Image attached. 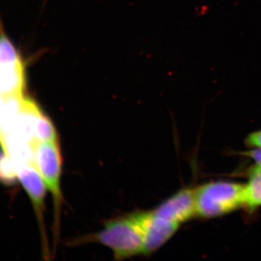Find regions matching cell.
Instances as JSON below:
<instances>
[{"instance_id": "cell-1", "label": "cell", "mask_w": 261, "mask_h": 261, "mask_svg": "<svg viewBox=\"0 0 261 261\" xmlns=\"http://www.w3.org/2000/svg\"><path fill=\"white\" fill-rule=\"evenodd\" d=\"M94 243L112 250L115 259L124 260L143 254V238L135 214L106 221L97 233L79 239V243Z\"/></svg>"}, {"instance_id": "cell-2", "label": "cell", "mask_w": 261, "mask_h": 261, "mask_svg": "<svg viewBox=\"0 0 261 261\" xmlns=\"http://www.w3.org/2000/svg\"><path fill=\"white\" fill-rule=\"evenodd\" d=\"M34 163L53 197L54 205V239L59 237L60 223L63 197L61 190L63 159L58 141L35 142L32 144Z\"/></svg>"}, {"instance_id": "cell-3", "label": "cell", "mask_w": 261, "mask_h": 261, "mask_svg": "<svg viewBox=\"0 0 261 261\" xmlns=\"http://www.w3.org/2000/svg\"><path fill=\"white\" fill-rule=\"evenodd\" d=\"M195 200L197 215L221 216L245 205V185L226 181L207 184L195 190Z\"/></svg>"}, {"instance_id": "cell-4", "label": "cell", "mask_w": 261, "mask_h": 261, "mask_svg": "<svg viewBox=\"0 0 261 261\" xmlns=\"http://www.w3.org/2000/svg\"><path fill=\"white\" fill-rule=\"evenodd\" d=\"M143 238V255H150L177 231L180 224L155 216L152 211L135 214Z\"/></svg>"}, {"instance_id": "cell-5", "label": "cell", "mask_w": 261, "mask_h": 261, "mask_svg": "<svg viewBox=\"0 0 261 261\" xmlns=\"http://www.w3.org/2000/svg\"><path fill=\"white\" fill-rule=\"evenodd\" d=\"M18 181L28 194L42 232L43 244L46 245V232L44 223V200H45L47 187L34 163L16 165Z\"/></svg>"}, {"instance_id": "cell-6", "label": "cell", "mask_w": 261, "mask_h": 261, "mask_svg": "<svg viewBox=\"0 0 261 261\" xmlns=\"http://www.w3.org/2000/svg\"><path fill=\"white\" fill-rule=\"evenodd\" d=\"M155 216L180 224L192 219L196 213L195 190L185 189L152 211Z\"/></svg>"}, {"instance_id": "cell-7", "label": "cell", "mask_w": 261, "mask_h": 261, "mask_svg": "<svg viewBox=\"0 0 261 261\" xmlns=\"http://www.w3.org/2000/svg\"><path fill=\"white\" fill-rule=\"evenodd\" d=\"M25 70L23 61L0 64V94H23Z\"/></svg>"}, {"instance_id": "cell-8", "label": "cell", "mask_w": 261, "mask_h": 261, "mask_svg": "<svg viewBox=\"0 0 261 261\" xmlns=\"http://www.w3.org/2000/svg\"><path fill=\"white\" fill-rule=\"evenodd\" d=\"M245 205L250 208L261 205V165L250 171L248 183L245 185Z\"/></svg>"}, {"instance_id": "cell-9", "label": "cell", "mask_w": 261, "mask_h": 261, "mask_svg": "<svg viewBox=\"0 0 261 261\" xmlns=\"http://www.w3.org/2000/svg\"><path fill=\"white\" fill-rule=\"evenodd\" d=\"M18 181L16 165L3 149H0V183L12 186Z\"/></svg>"}, {"instance_id": "cell-10", "label": "cell", "mask_w": 261, "mask_h": 261, "mask_svg": "<svg viewBox=\"0 0 261 261\" xmlns=\"http://www.w3.org/2000/svg\"><path fill=\"white\" fill-rule=\"evenodd\" d=\"M21 61L18 51L3 32L0 25V64L16 63Z\"/></svg>"}, {"instance_id": "cell-11", "label": "cell", "mask_w": 261, "mask_h": 261, "mask_svg": "<svg viewBox=\"0 0 261 261\" xmlns=\"http://www.w3.org/2000/svg\"><path fill=\"white\" fill-rule=\"evenodd\" d=\"M247 142L250 145L261 149V130L252 133L249 136Z\"/></svg>"}, {"instance_id": "cell-12", "label": "cell", "mask_w": 261, "mask_h": 261, "mask_svg": "<svg viewBox=\"0 0 261 261\" xmlns=\"http://www.w3.org/2000/svg\"><path fill=\"white\" fill-rule=\"evenodd\" d=\"M249 155L252 158L258 163V164L261 163V149H259L258 150H254L252 152L249 153Z\"/></svg>"}, {"instance_id": "cell-13", "label": "cell", "mask_w": 261, "mask_h": 261, "mask_svg": "<svg viewBox=\"0 0 261 261\" xmlns=\"http://www.w3.org/2000/svg\"><path fill=\"white\" fill-rule=\"evenodd\" d=\"M260 165H261V163H260Z\"/></svg>"}]
</instances>
